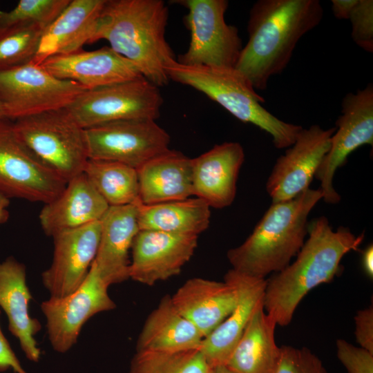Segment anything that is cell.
I'll list each match as a JSON object with an SVG mask.
<instances>
[{"label": "cell", "instance_id": "obj_29", "mask_svg": "<svg viewBox=\"0 0 373 373\" xmlns=\"http://www.w3.org/2000/svg\"><path fill=\"white\" fill-rule=\"evenodd\" d=\"M83 173L109 207L140 200L137 170L126 164L88 159Z\"/></svg>", "mask_w": 373, "mask_h": 373}, {"label": "cell", "instance_id": "obj_31", "mask_svg": "<svg viewBox=\"0 0 373 373\" xmlns=\"http://www.w3.org/2000/svg\"><path fill=\"white\" fill-rule=\"evenodd\" d=\"M45 28L38 23H28L1 32L0 70L30 62L37 52Z\"/></svg>", "mask_w": 373, "mask_h": 373}, {"label": "cell", "instance_id": "obj_5", "mask_svg": "<svg viewBox=\"0 0 373 373\" xmlns=\"http://www.w3.org/2000/svg\"><path fill=\"white\" fill-rule=\"evenodd\" d=\"M166 73L169 80L204 93L240 121L269 133L276 149L291 146L303 128L280 119L264 108L261 104L265 99L235 68L186 66L175 59L166 66Z\"/></svg>", "mask_w": 373, "mask_h": 373}, {"label": "cell", "instance_id": "obj_32", "mask_svg": "<svg viewBox=\"0 0 373 373\" xmlns=\"http://www.w3.org/2000/svg\"><path fill=\"white\" fill-rule=\"evenodd\" d=\"M70 0H21L10 11L0 8V33L14 27L38 23L48 26L65 9Z\"/></svg>", "mask_w": 373, "mask_h": 373}, {"label": "cell", "instance_id": "obj_25", "mask_svg": "<svg viewBox=\"0 0 373 373\" xmlns=\"http://www.w3.org/2000/svg\"><path fill=\"white\" fill-rule=\"evenodd\" d=\"M139 196L144 204L182 200L193 196L191 158L169 149L137 169Z\"/></svg>", "mask_w": 373, "mask_h": 373}, {"label": "cell", "instance_id": "obj_41", "mask_svg": "<svg viewBox=\"0 0 373 373\" xmlns=\"http://www.w3.org/2000/svg\"><path fill=\"white\" fill-rule=\"evenodd\" d=\"M209 373H236L227 365H218L212 367Z\"/></svg>", "mask_w": 373, "mask_h": 373}, {"label": "cell", "instance_id": "obj_36", "mask_svg": "<svg viewBox=\"0 0 373 373\" xmlns=\"http://www.w3.org/2000/svg\"><path fill=\"white\" fill-rule=\"evenodd\" d=\"M354 335L360 347L373 353V307L357 311L354 316Z\"/></svg>", "mask_w": 373, "mask_h": 373}, {"label": "cell", "instance_id": "obj_24", "mask_svg": "<svg viewBox=\"0 0 373 373\" xmlns=\"http://www.w3.org/2000/svg\"><path fill=\"white\" fill-rule=\"evenodd\" d=\"M105 0H70L42 34L37 52L31 61L40 65L46 59L75 52L89 44L95 22Z\"/></svg>", "mask_w": 373, "mask_h": 373}, {"label": "cell", "instance_id": "obj_12", "mask_svg": "<svg viewBox=\"0 0 373 373\" xmlns=\"http://www.w3.org/2000/svg\"><path fill=\"white\" fill-rule=\"evenodd\" d=\"M336 130L330 139L329 149L319 165L314 178L320 182L323 200L336 204L340 195L333 186L335 172L347 161L348 156L363 145H373V86L343 98L341 115L336 121Z\"/></svg>", "mask_w": 373, "mask_h": 373}, {"label": "cell", "instance_id": "obj_27", "mask_svg": "<svg viewBox=\"0 0 373 373\" xmlns=\"http://www.w3.org/2000/svg\"><path fill=\"white\" fill-rule=\"evenodd\" d=\"M276 327L259 305L225 365L236 373H271L279 353Z\"/></svg>", "mask_w": 373, "mask_h": 373}, {"label": "cell", "instance_id": "obj_18", "mask_svg": "<svg viewBox=\"0 0 373 373\" xmlns=\"http://www.w3.org/2000/svg\"><path fill=\"white\" fill-rule=\"evenodd\" d=\"M244 160L243 147L237 142L216 144L191 158L193 196L215 209L230 206L236 197L238 177Z\"/></svg>", "mask_w": 373, "mask_h": 373}, {"label": "cell", "instance_id": "obj_39", "mask_svg": "<svg viewBox=\"0 0 373 373\" xmlns=\"http://www.w3.org/2000/svg\"><path fill=\"white\" fill-rule=\"evenodd\" d=\"M362 267L365 274L370 278L373 277V246L368 245L362 252Z\"/></svg>", "mask_w": 373, "mask_h": 373}, {"label": "cell", "instance_id": "obj_11", "mask_svg": "<svg viewBox=\"0 0 373 373\" xmlns=\"http://www.w3.org/2000/svg\"><path fill=\"white\" fill-rule=\"evenodd\" d=\"M66 183L21 142L12 120H0V195L44 204L59 195Z\"/></svg>", "mask_w": 373, "mask_h": 373}, {"label": "cell", "instance_id": "obj_33", "mask_svg": "<svg viewBox=\"0 0 373 373\" xmlns=\"http://www.w3.org/2000/svg\"><path fill=\"white\" fill-rule=\"evenodd\" d=\"M271 373H327L321 359L306 347H279Z\"/></svg>", "mask_w": 373, "mask_h": 373}, {"label": "cell", "instance_id": "obj_1", "mask_svg": "<svg viewBox=\"0 0 373 373\" xmlns=\"http://www.w3.org/2000/svg\"><path fill=\"white\" fill-rule=\"evenodd\" d=\"M323 17L318 0H258L249 12L248 41L235 68L258 90L288 65L296 44Z\"/></svg>", "mask_w": 373, "mask_h": 373}, {"label": "cell", "instance_id": "obj_28", "mask_svg": "<svg viewBox=\"0 0 373 373\" xmlns=\"http://www.w3.org/2000/svg\"><path fill=\"white\" fill-rule=\"evenodd\" d=\"M135 204L140 230L198 236L210 224L211 207L197 197L154 204L139 200Z\"/></svg>", "mask_w": 373, "mask_h": 373}, {"label": "cell", "instance_id": "obj_40", "mask_svg": "<svg viewBox=\"0 0 373 373\" xmlns=\"http://www.w3.org/2000/svg\"><path fill=\"white\" fill-rule=\"evenodd\" d=\"M10 200L0 195V224H4L8 220L10 213L8 207Z\"/></svg>", "mask_w": 373, "mask_h": 373}, {"label": "cell", "instance_id": "obj_19", "mask_svg": "<svg viewBox=\"0 0 373 373\" xmlns=\"http://www.w3.org/2000/svg\"><path fill=\"white\" fill-rule=\"evenodd\" d=\"M238 298V289L227 275L223 282L191 278L171 296L175 308L193 323L204 337L232 312Z\"/></svg>", "mask_w": 373, "mask_h": 373}, {"label": "cell", "instance_id": "obj_35", "mask_svg": "<svg viewBox=\"0 0 373 373\" xmlns=\"http://www.w3.org/2000/svg\"><path fill=\"white\" fill-rule=\"evenodd\" d=\"M336 356L347 373H373V353L344 339L336 341Z\"/></svg>", "mask_w": 373, "mask_h": 373}, {"label": "cell", "instance_id": "obj_6", "mask_svg": "<svg viewBox=\"0 0 373 373\" xmlns=\"http://www.w3.org/2000/svg\"><path fill=\"white\" fill-rule=\"evenodd\" d=\"M12 122L21 142L66 182L83 173L88 160L84 128L66 108Z\"/></svg>", "mask_w": 373, "mask_h": 373}, {"label": "cell", "instance_id": "obj_2", "mask_svg": "<svg viewBox=\"0 0 373 373\" xmlns=\"http://www.w3.org/2000/svg\"><path fill=\"white\" fill-rule=\"evenodd\" d=\"M307 235L295 260L266 279L263 307L277 326L288 325L303 298L332 280L345 255L356 250L364 239L363 233L356 236L347 227L334 231L325 216L308 223Z\"/></svg>", "mask_w": 373, "mask_h": 373}, {"label": "cell", "instance_id": "obj_30", "mask_svg": "<svg viewBox=\"0 0 373 373\" xmlns=\"http://www.w3.org/2000/svg\"><path fill=\"white\" fill-rule=\"evenodd\" d=\"M211 367L200 349L136 351L128 373H209Z\"/></svg>", "mask_w": 373, "mask_h": 373}, {"label": "cell", "instance_id": "obj_37", "mask_svg": "<svg viewBox=\"0 0 373 373\" xmlns=\"http://www.w3.org/2000/svg\"><path fill=\"white\" fill-rule=\"evenodd\" d=\"M10 369L15 373H27L12 350L0 326V372Z\"/></svg>", "mask_w": 373, "mask_h": 373}, {"label": "cell", "instance_id": "obj_34", "mask_svg": "<svg viewBox=\"0 0 373 373\" xmlns=\"http://www.w3.org/2000/svg\"><path fill=\"white\" fill-rule=\"evenodd\" d=\"M349 20L352 24L351 36L354 42L363 50L373 52V1L358 0Z\"/></svg>", "mask_w": 373, "mask_h": 373}, {"label": "cell", "instance_id": "obj_22", "mask_svg": "<svg viewBox=\"0 0 373 373\" xmlns=\"http://www.w3.org/2000/svg\"><path fill=\"white\" fill-rule=\"evenodd\" d=\"M109 206L82 173L66 184L61 193L44 204L39 215L44 232L56 233L99 221Z\"/></svg>", "mask_w": 373, "mask_h": 373}, {"label": "cell", "instance_id": "obj_21", "mask_svg": "<svg viewBox=\"0 0 373 373\" xmlns=\"http://www.w3.org/2000/svg\"><path fill=\"white\" fill-rule=\"evenodd\" d=\"M140 231L135 204L109 207L100 220V237L93 264L110 285L130 278L128 254Z\"/></svg>", "mask_w": 373, "mask_h": 373}, {"label": "cell", "instance_id": "obj_8", "mask_svg": "<svg viewBox=\"0 0 373 373\" xmlns=\"http://www.w3.org/2000/svg\"><path fill=\"white\" fill-rule=\"evenodd\" d=\"M184 23L190 32L186 51L177 61L186 66L235 68L242 48L238 28L227 24V0H184Z\"/></svg>", "mask_w": 373, "mask_h": 373}, {"label": "cell", "instance_id": "obj_14", "mask_svg": "<svg viewBox=\"0 0 373 373\" xmlns=\"http://www.w3.org/2000/svg\"><path fill=\"white\" fill-rule=\"evenodd\" d=\"M336 128L313 124L302 128L294 143L280 156L266 183L272 202L291 200L309 188Z\"/></svg>", "mask_w": 373, "mask_h": 373}, {"label": "cell", "instance_id": "obj_9", "mask_svg": "<svg viewBox=\"0 0 373 373\" xmlns=\"http://www.w3.org/2000/svg\"><path fill=\"white\" fill-rule=\"evenodd\" d=\"M85 90L78 83L58 79L32 61L0 70V102L6 118L12 121L66 108Z\"/></svg>", "mask_w": 373, "mask_h": 373}, {"label": "cell", "instance_id": "obj_10", "mask_svg": "<svg viewBox=\"0 0 373 373\" xmlns=\"http://www.w3.org/2000/svg\"><path fill=\"white\" fill-rule=\"evenodd\" d=\"M88 159L120 162L136 170L169 150V134L154 119L109 122L84 129Z\"/></svg>", "mask_w": 373, "mask_h": 373}, {"label": "cell", "instance_id": "obj_16", "mask_svg": "<svg viewBox=\"0 0 373 373\" xmlns=\"http://www.w3.org/2000/svg\"><path fill=\"white\" fill-rule=\"evenodd\" d=\"M197 236L140 230L132 244L130 278L153 285L179 274L198 246Z\"/></svg>", "mask_w": 373, "mask_h": 373}, {"label": "cell", "instance_id": "obj_42", "mask_svg": "<svg viewBox=\"0 0 373 373\" xmlns=\"http://www.w3.org/2000/svg\"><path fill=\"white\" fill-rule=\"evenodd\" d=\"M3 119H6V118L5 116V113H4V111L3 109L2 105L0 102V120Z\"/></svg>", "mask_w": 373, "mask_h": 373}, {"label": "cell", "instance_id": "obj_23", "mask_svg": "<svg viewBox=\"0 0 373 373\" xmlns=\"http://www.w3.org/2000/svg\"><path fill=\"white\" fill-rule=\"evenodd\" d=\"M31 299L25 265L13 257L0 262V307L8 317L9 331L18 339L26 358L37 362L41 351L35 336L41 327L37 318L30 316Z\"/></svg>", "mask_w": 373, "mask_h": 373}, {"label": "cell", "instance_id": "obj_15", "mask_svg": "<svg viewBox=\"0 0 373 373\" xmlns=\"http://www.w3.org/2000/svg\"><path fill=\"white\" fill-rule=\"evenodd\" d=\"M99 237L100 220L52 237V262L41 274L42 283L50 297H64L83 283L95 258Z\"/></svg>", "mask_w": 373, "mask_h": 373}, {"label": "cell", "instance_id": "obj_3", "mask_svg": "<svg viewBox=\"0 0 373 373\" xmlns=\"http://www.w3.org/2000/svg\"><path fill=\"white\" fill-rule=\"evenodd\" d=\"M169 10L162 0H105L89 44L105 39L157 87L169 81L166 68L175 60L166 39Z\"/></svg>", "mask_w": 373, "mask_h": 373}, {"label": "cell", "instance_id": "obj_20", "mask_svg": "<svg viewBox=\"0 0 373 373\" xmlns=\"http://www.w3.org/2000/svg\"><path fill=\"white\" fill-rule=\"evenodd\" d=\"M225 275L236 284L239 298L232 312L202 341L200 350L211 367L227 364L254 312L263 304L266 278L249 276L233 269Z\"/></svg>", "mask_w": 373, "mask_h": 373}, {"label": "cell", "instance_id": "obj_26", "mask_svg": "<svg viewBox=\"0 0 373 373\" xmlns=\"http://www.w3.org/2000/svg\"><path fill=\"white\" fill-rule=\"evenodd\" d=\"M204 336L175 308L171 296H164L146 318L136 351L179 352L200 349Z\"/></svg>", "mask_w": 373, "mask_h": 373}, {"label": "cell", "instance_id": "obj_13", "mask_svg": "<svg viewBox=\"0 0 373 373\" xmlns=\"http://www.w3.org/2000/svg\"><path fill=\"white\" fill-rule=\"evenodd\" d=\"M109 286L93 262L86 278L73 292L62 298L50 297L41 303V310L54 350L68 352L90 318L115 308L108 293Z\"/></svg>", "mask_w": 373, "mask_h": 373}, {"label": "cell", "instance_id": "obj_7", "mask_svg": "<svg viewBox=\"0 0 373 373\" xmlns=\"http://www.w3.org/2000/svg\"><path fill=\"white\" fill-rule=\"evenodd\" d=\"M162 104L159 87L141 77L86 90L66 108L85 129L120 120H156Z\"/></svg>", "mask_w": 373, "mask_h": 373}, {"label": "cell", "instance_id": "obj_17", "mask_svg": "<svg viewBox=\"0 0 373 373\" xmlns=\"http://www.w3.org/2000/svg\"><path fill=\"white\" fill-rule=\"evenodd\" d=\"M40 65L52 76L75 82L87 90L143 77L131 61L110 46L51 56Z\"/></svg>", "mask_w": 373, "mask_h": 373}, {"label": "cell", "instance_id": "obj_38", "mask_svg": "<svg viewBox=\"0 0 373 373\" xmlns=\"http://www.w3.org/2000/svg\"><path fill=\"white\" fill-rule=\"evenodd\" d=\"M358 0H332V10L338 19H349Z\"/></svg>", "mask_w": 373, "mask_h": 373}, {"label": "cell", "instance_id": "obj_4", "mask_svg": "<svg viewBox=\"0 0 373 373\" xmlns=\"http://www.w3.org/2000/svg\"><path fill=\"white\" fill-rule=\"evenodd\" d=\"M323 199L320 189H308L296 197L272 202L252 233L227 251L233 269L265 279L291 263L307 236L308 216Z\"/></svg>", "mask_w": 373, "mask_h": 373}]
</instances>
